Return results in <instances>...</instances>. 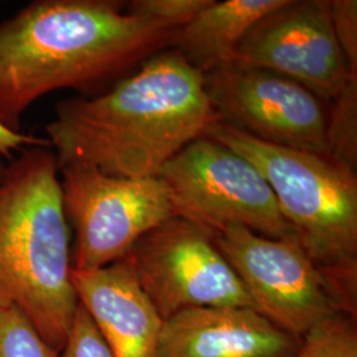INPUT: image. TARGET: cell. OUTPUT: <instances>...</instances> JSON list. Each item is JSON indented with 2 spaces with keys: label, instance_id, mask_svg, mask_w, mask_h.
Masks as SVG:
<instances>
[{
  "label": "cell",
  "instance_id": "obj_1",
  "mask_svg": "<svg viewBox=\"0 0 357 357\" xmlns=\"http://www.w3.org/2000/svg\"><path fill=\"white\" fill-rule=\"evenodd\" d=\"M178 31L115 0L31 1L0 23V125L22 132L26 110L57 90L102 93Z\"/></svg>",
  "mask_w": 357,
  "mask_h": 357
},
{
  "label": "cell",
  "instance_id": "obj_2",
  "mask_svg": "<svg viewBox=\"0 0 357 357\" xmlns=\"http://www.w3.org/2000/svg\"><path fill=\"white\" fill-rule=\"evenodd\" d=\"M54 110L45 131L59 169L78 165L130 178H159L220 121L204 75L178 51L158 53L102 93L68 98Z\"/></svg>",
  "mask_w": 357,
  "mask_h": 357
},
{
  "label": "cell",
  "instance_id": "obj_3",
  "mask_svg": "<svg viewBox=\"0 0 357 357\" xmlns=\"http://www.w3.org/2000/svg\"><path fill=\"white\" fill-rule=\"evenodd\" d=\"M51 147L22 150L0 178V307L15 305L63 349L79 305L70 231Z\"/></svg>",
  "mask_w": 357,
  "mask_h": 357
},
{
  "label": "cell",
  "instance_id": "obj_4",
  "mask_svg": "<svg viewBox=\"0 0 357 357\" xmlns=\"http://www.w3.org/2000/svg\"><path fill=\"white\" fill-rule=\"evenodd\" d=\"M204 137L248 159L268 181L282 216L347 310L357 312V178L327 155L261 141L224 122Z\"/></svg>",
  "mask_w": 357,
  "mask_h": 357
},
{
  "label": "cell",
  "instance_id": "obj_5",
  "mask_svg": "<svg viewBox=\"0 0 357 357\" xmlns=\"http://www.w3.org/2000/svg\"><path fill=\"white\" fill-rule=\"evenodd\" d=\"M159 178L175 216L213 234L241 225L270 238L294 236L262 174L248 159L208 137L185 146Z\"/></svg>",
  "mask_w": 357,
  "mask_h": 357
},
{
  "label": "cell",
  "instance_id": "obj_6",
  "mask_svg": "<svg viewBox=\"0 0 357 357\" xmlns=\"http://www.w3.org/2000/svg\"><path fill=\"white\" fill-rule=\"evenodd\" d=\"M213 240L243 282L252 308L281 331L302 339L337 314H351L295 236L270 238L230 225Z\"/></svg>",
  "mask_w": 357,
  "mask_h": 357
},
{
  "label": "cell",
  "instance_id": "obj_7",
  "mask_svg": "<svg viewBox=\"0 0 357 357\" xmlns=\"http://www.w3.org/2000/svg\"><path fill=\"white\" fill-rule=\"evenodd\" d=\"M60 175L65 216L75 230L72 270L126 258L143 234L175 216L160 178H121L78 165L60 168Z\"/></svg>",
  "mask_w": 357,
  "mask_h": 357
},
{
  "label": "cell",
  "instance_id": "obj_8",
  "mask_svg": "<svg viewBox=\"0 0 357 357\" xmlns=\"http://www.w3.org/2000/svg\"><path fill=\"white\" fill-rule=\"evenodd\" d=\"M162 320L202 307H250L243 282L213 233L172 216L143 234L126 257Z\"/></svg>",
  "mask_w": 357,
  "mask_h": 357
},
{
  "label": "cell",
  "instance_id": "obj_9",
  "mask_svg": "<svg viewBox=\"0 0 357 357\" xmlns=\"http://www.w3.org/2000/svg\"><path fill=\"white\" fill-rule=\"evenodd\" d=\"M220 122L261 141L327 155L323 101L289 77L231 63L204 75Z\"/></svg>",
  "mask_w": 357,
  "mask_h": 357
},
{
  "label": "cell",
  "instance_id": "obj_10",
  "mask_svg": "<svg viewBox=\"0 0 357 357\" xmlns=\"http://www.w3.org/2000/svg\"><path fill=\"white\" fill-rule=\"evenodd\" d=\"M234 63L289 77L324 101H332L357 75L336 41L324 0H286L252 26Z\"/></svg>",
  "mask_w": 357,
  "mask_h": 357
},
{
  "label": "cell",
  "instance_id": "obj_11",
  "mask_svg": "<svg viewBox=\"0 0 357 357\" xmlns=\"http://www.w3.org/2000/svg\"><path fill=\"white\" fill-rule=\"evenodd\" d=\"M301 340L250 307H202L163 321L159 357H291Z\"/></svg>",
  "mask_w": 357,
  "mask_h": 357
},
{
  "label": "cell",
  "instance_id": "obj_12",
  "mask_svg": "<svg viewBox=\"0 0 357 357\" xmlns=\"http://www.w3.org/2000/svg\"><path fill=\"white\" fill-rule=\"evenodd\" d=\"M72 283L112 357H159L163 320L126 258L91 271L72 270Z\"/></svg>",
  "mask_w": 357,
  "mask_h": 357
},
{
  "label": "cell",
  "instance_id": "obj_13",
  "mask_svg": "<svg viewBox=\"0 0 357 357\" xmlns=\"http://www.w3.org/2000/svg\"><path fill=\"white\" fill-rule=\"evenodd\" d=\"M286 0H211L188 24L180 28L178 52L206 75L234 63L246 33Z\"/></svg>",
  "mask_w": 357,
  "mask_h": 357
},
{
  "label": "cell",
  "instance_id": "obj_14",
  "mask_svg": "<svg viewBox=\"0 0 357 357\" xmlns=\"http://www.w3.org/2000/svg\"><path fill=\"white\" fill-rule=\"evenodd\" d=\"M327 115V156L340 165L356 168L357 163V75L349 77L342 91L332 100Z\"/></svg>",
  "mask_w": 357,
  "mask_h": 357
},
{
  "label": "cell",
  "instance_id": "obj_15",
  "mask_svg": "<svg viewBox=\"0 0 357 357\" xmlns=\"http://www.w3.org/2000/svg\"><path fill=\"white\" fill-rule=\"evenodd\" d=\"M291 357H357L356 315L340 312L302 337Z\"/></svg>",
  "mask_w": 357,
  "mask_h": 357
},
{
  "label": "cell",
  "instance_id": "obj_16",
  "mask_svg": "<svg viewBox=\"0 0 357 357\" xmlns=\"http://www.w3.org/2000/svg\"><path fill=\"white\" fill-rule=\"evenodd\" d=\"M0 357H60L15 305L0 307Z\"/></svg>",
  "mask_w": 357,
  "mask_h": 357
},
{
  "label": "cell",
  "instance_id": "obj_17",
  "mask_svg": "<svg viewBox=\"0 0 357 357\" xmlns=\"http://www.w3.org/2000/svg\"><path fill=\"white\" fill-rule=\"evenodd\" d=\"M211 0H134L128 10L134 15L147 17L180 29L188 24Z\"/></svg>",
  "mask_w": 357,
  "mask_h": 357
},
{
  "label": "cell",
  "instance_id": "obj_18",
  "mask_svg": "<svg viewBox=\"0 0 357 357\" xmlns=\"http://www.w3.org/2000/svg\"><path fill=\"white\" fill-rule=\"evenodd\" d=\"M60 357H112L97 326L81 305L77 307L76 315L64 347L60 351Z\"/></svg>",
  "mask_w": 357,
  "mask_h": 357
},
{
  "label": "cell",
  "instance_id": "obj_19",
  "mask_svg": "<svg viewBox=\"0 0 357 357\" xmlns=\"http://www.w3.org/2000/svg\"><path fill=\"white\" fill-rule=\"evenodd\" d=\"M335 38L351 72L357 73V1H328Z\"/></svg>",
  "mask_w": 357,
  "mask_h": 357
},
{
  "label": "cell",
  "instance_id": "obj_20",
  "mask_svg": "<svg viewBox=\"0 0 357 357\" xmlns=\"http://www.w3.org/2000/svg\"><path fill=\"white\" fill-rule=\"evenodd\" d=\"M44 146L50 147L47 139H41L35 135H29L26 132H15L0 125V158L3 160H13L15 153H20L26 147Z\"/></svg>",
  "mask_w": 357,
  "mask_h": 357
},
{
  "label": "cell",
  "instance_id": "obj_21",
  "mask_svg": "<svg viewBox=\"0 0 357 357\" xmlns=\"http://www.w3.org/2000/svg\"><path fill=\"white\" fill-rule=\"evenodd\" d=\"M4 168H6V163H4V160L0 158V178H1V175H3V172H4Z\"/></svg>",
  "mask_w": 357,
  "mask_h": 357
}]
</instances>
